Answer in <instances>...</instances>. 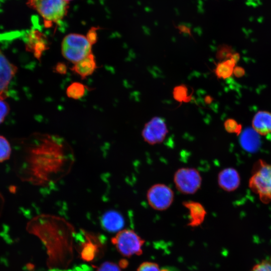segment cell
<instances>
[{
  "instance_id": "6da1fadb",
  "label": "cell",
  "mask_w": 271,
  "mask_h": 271,
  "mask_svg": "<svg viewBox=\"0 0 271 271\" xmlns=\"http://www.w3.org/2000/svg\"><path fill=\"white\" fill-rule=\"evenodd\" d=\"M74 162L73 150L66 140L37 133L21 143L18 173L24 181L46 187L66 177Z\"/></svg>"
},
{
  "instance_id": "7a4b0ae2",
  "label": "cell",
  "mask_w": 271,
  "mask_h": 271,
  "mask_svg": "<svg viewBox=\"0 0 271 271\" xmlns=\"http://www.w3.org/2000/svg\"><path fill=\"white\" fill-rule=\"evenodd\" d=\"M251 191L263 203L271 202V164L261 160L255 163L248 182Z\"/></svg>"
},
{
  "instance_id": "3957f363",
  "label": "cell",
  "mask_w": 271,
  "mask_h": 271,
  "mask_svg": "<svg viewBox=\"0 0 271 271\" xmlns=\"http://www.w3.org/2000/svg\"><path fill=\"white\" fill-rule=\"evenodd\" d=\"M27 5L43 18L47 28L63 19L69 8L63 0H27Z\"/></svg>"
},
{
  "instance_id": "277c9868",
  "label": "cell",
  "mask_w": 271,
  "mask_h": 271,
  "mask_svg": "<svg viewBox=\"0 0 271 271\" xmlns=\"http://www.w3.org/2000/svg\"><path fill=\"white\" fill-rule=\"evenodd\" d=\"M92 45L86 36L76 33L67 35L61 44L63 56L74 64L91 53Z\"/></svg>"
},
{
  "instance_id": "5b68a950",
  "label": "cell",
  "mask_w": 271,
  "mask_h": 271,
  "mask_svg": "<svg viewBox=\"0 0 271 271\" xmlns=\"http://www.w3.org/2000/svg\"><path fill=\"white\" fill-rule=\"evenodd\" d=\"M111 242L118 252L125 257L142 254L145 243V240L133 230L127 229L118 231Z\"/></svg>"
},
{
  "instance_id": "8992f818",
  "label": "cell",
  "mask_w": 271,
  "mask_h": 271,
  "mask_svg": "<svg viewBox=\"0 0 271 271\" xmlns=\"http://www.w3.org/2000/svg\"><path fill=\"white\" fill-rule=\"evenodd\" d=\"M173 181L176 189L184 195H192L201 188L202 178L198 170L192 167H182L174 173Z\"/></svg>"
},
{
  "instance_id": "52a82bcc",
  "label": "cell",
  "mask_w": 271,
  "mask_h": 271,
  "mask_svg": "<svg viewBox=\"0 0 271 271\" xmlns=\"http://www.w3.org/2000/svg\"><path fill=\"white\" fill-rule=\"evenodd\" d=\"M146 198L148 204L152 208L157 211H164L173 204L174 192L168 185L157 183L148 189Z\"/></svg>"
},
{
  "instance_id": "ba28073f",
  "label": "cell",
  "mask_w": 271,
  "mask_h": 271,
  "mask_svg": "<svg viewBox=\"0 0 271 271\" xmlns=\"http://www.w3.org/2000/svg\"><path fill=\"white\" fill-rule=\"evenodd\" d=\"M168 129L165 120L158 116L153 117L144 125L142 136L144 141L150 145L161 144L166 139Z\"/></svg>"
},
{
  "instance_id": "9c48e42d",
  "label": "cell",
  "mask_w": 271,
  "mask_h": 271,
  "mask_svg": "<svg viewBox=\"0 0 271 271\" xmlns=\"http://www.w3.org/2000/svg\"><path fill=\"white\" fill-rule=\"evenodd\" d=\"M17 71V68L0 50V98H6L9 84Z\"/></svg>"
},
{
  "instance_id": "30bf717a",
  "label": "cell",
  "mask_w": 271,
  "mask_h": 271,
  "mask_svg": "<svg viewBox=\"0 0 271 271\" xmlns=\"http://www.w3.org/2000/svg\"><path fill=\"white\" fill-rule=\"evenodd\" d=\"M218 186L226 192L236 190L240 185V177L238 171L232 167H228L220 171L217 176Z\"/></svg>"
},
{
  "instance_id": "8fae6325",
  "label": "cell",
  "mask_w": 271,
  "mask_h": 271,
  "mask_svg": "<svg viewBox=\"0 0 271 271\" xmlns=\"http://www.w3.org/2000/svg\"><path fill=\"white\" fill-rule=\"evenodd\" d=\"M182 204L189 213V222L187 225L192 227L201 225L207 215L206 210L203 205L194 201H184Z\"/></svg>"
},
{
  "instance_id": "7c38bea8",
  "label": "cell",
  "mask_w": 271,
  "mask_h": 271,
  "mask_svg": "<svg viewBox=\"0 0 271 271\" xmlns=\"http://www.w3.org/2000/svg\"><path fill=\"white\" fill-rule=\"evenodd\" d=\"M252 128L258 134L265 136L271 132V112L260 110L252 120Z\"/></svg>"
},
{
  "instance_id": "4fadbf2b",
  "label": "cell",
  "mask_w": 271,
  "mask_h": 271,
  "mask_svg": "<svg viewBox=\"0 0 271 271\" xmlns=\"http://www.w3.org/2000/svg\"><path fill=\"white\" fill-rule=\"evenodd\" d=\"M97 67L95 57L91 53L83 59L74 63L71 69L83 79L92 74Z\"/></svg>"
},
{
  "instance_id": "5bb4252c",
  "label": "cell",
  "mask_w": 271,
  "mask_h": 271,
  "mask_svg": "<svg viewBox=\"0 0 271 271\" xmlns=\"http://www.w3.org/2000/svg\"><path fill=\"white\" fill-rule=\"evenodd\" d=\"M102 226L109 232H118L124 225L122 216L115 211H109L105 212L101 219Z\"/></svg>"
},
{
  "instance_id": "9a60e30c",
  "label": "cell",
  "mask_w": 271,
  "mask_h": 271,
  "mask_svg": "<svg viewBox=\"0 0 271 271\" xmlns=\"http://www.w3.org/2000/svg\"><path fill=\"white\" fill-rule=\"evenodd\" d=\"M240 139L241 146L247 151L254 152L259 147L260 143L259 134L252 128L244 129Z\"/></svg>"
},
{
  "instance_id": "2e32d148",
  "label": "cell",
  "mask_w": 271,
  "mask_h": 271,
  "mask_svg": "<svg viewBox=\"0 0 271 271\" xmlns=\"http://www.w3.org/2000/svg\"><path fill=\"white\" fill-rule=\"evenodd\" d=\"M30 46L34 50V53L38 57H40L43 51L47 49V41L45 36L38 31H33L29 36Z\"/></svg>"
},
{
  "instance_id": "e0dca14e",
  "label": "cell",
  "mask_w": 271,
  "mask_h": 271,
  "mask_svg": "<svg viewBox=\"0 0 271 271\" xmlns=\"http://www.w3.org/2000/svg\"><path fill=\"white\" fill-rule=\"evenodd\" d=\"M87 87L83 84L74 82L69 85L66 89V94L70 98L79 99L85 94Z\"/></svg>"
},
{
  "instance_id": "ac0fdd59",
  "label": "cell",
  "mask_w": 271,
  "mask_h": 271,
  "mask_svg": "<svg viewBox=\"0 0 271 271\" xmlns=\"http://www.w3.org/2000/svg\"><path fill=\"white\" fill-rule=\"evenodd\" d=\"M192 94L193 92L189 93L188 87L184 84L175 86L173 90L174 98L180 104L189 102L192 98Z\"/></svg>"
},
{
  "instance_id": "d6986e66",
  "label": "cell",
  "mask_w": 271,
  "mask_h": 271,
  "mask_svg": "<svg viewBox=\"0 0 271 271\" xmlns=\"http://www.w3.org/2000/svg\"><path fill=\"white\" fill-rule=\"evenodd\" d=\"M234 62V61L231 59L219 63L215 69V73L217 77L226 78L229 77L233 71Z\"/></svg>"
},
{
  "instance_id": "ffe728a7",
  "label": "cell",
  "mask_w": 271,
  "mask_h": 271,
  "mask_svg": "<svg viewBox=\"0 0 271 271\" xmlns=\"http://www.w3.org/2000/svg\"><path fill=\"white\" fill-rule=\"evenodd\" d=\"M11 148L7 140L0 136V162L8 160L11 155Z\"/></svg>"
},
{
  "instance_id": "44dd1931",
  "label": "cell",
  "mask_w": 271,
  "mask_h": 271,
  "mask_svg": "<svg viewBox=\"0 0 271 271\" xmlns=\"http://www.w3.org/2000/svg\"><path fill=\"white\" fill-rule=\"evenodd\" d=\"M225 130L230 133H238L241 130V126L233 119L229 118L225 120L224 123Z\"/></svg>"
},
{
  "instance_id": "7402d4cb",
  "label": "cell",
  "mask_w": 271,
  "mask_h": 271,
  "mask_svg": "<svg viewBox=\"0 0 271 271\" xmlns=\"http://www.w3.org/2000/svg\"><path fill=\"white\" fill-rule=\"evenodd\" d=\"M137 271H160L158 264L151 261H146L142 263Z\"/></svg>"
},
{
  "instance_id": "603a6c76",
  "label": "cell",
  "mask_w": 271,
  "mask_h": 271,
  "mask_svg": "<svg viewBox=\"0 0 271 271\" xmlns=\"http://www.w3.org/2000/svg\"><path fill=\"white\" fill-rule=\"evenodd\" d=\"M96 271H121L120 267L116 263L106 261L101 264L96 268Z\"/></svg>"
},
{
  "instance_id": "cb8c5ba5",
  "label": "cell",
  "mask_w": 271,
  "mask_h": 271,
  "mask_svg": "<svg viewBox=\"0 0 271 271\" xmlns=\"http://www.w3.org/2000/svg\"><path fill=\"white\" fill-rule=\"evenodd\" d=\"M250 271H271V262L263 260L255 264Z\"/></svg>"
},
{
  "instance_id": "d4e9b609",
  "label": "cell",
  "mask_w": 271,
  "mask_h": 271,
  "mask_svg": "<svg viewBox=\"0 0 271 271\" xmlns=\"http://www.w3.org/2000/svg\"><path fill=\"white\" fill-rule=\"evenodd\" d=\"M4 100L0 98V123L3 122L10 110L9 105Z\"/></svg>"
},
{
  "instance_id": "484cf974",
  "label": "cell",
  "mask_w": 271,
  "mask_h": 271,
  "mask_svg": "<svg viewBox=\"0 0 271 271\" xmlns=\"http://www.w3.org/2000/svg\"><path fill=\"white\" fill-rule=\"evenodd\" d=\"M98 29V28L92 27L86 34V37L92 46L97 41L98 36L97 30Z\"/></svg>"
},
{
  "instance_id": "4316f807",
  "label": "cell",
  "mask_w": 271,
  "mask_h": 271,
  "mask_svg": "<svg viewBox=\"0 0 271 271\" xmlns=\"http://www.w3.org/2000/svg\"><path fill=\"white\" fill-rule=\"evenodd\" d=\"M175 27L179 30L180 33L183 34L188 35L192 37L191 32V28L185 24H181Z\"/></svg>"
},
{
  "instance_id": "83f0119b",
  "label": "cell",
  "mask_w": 271,
  "mask_h": 271,
  "mask_svg": "<svg viewBox=\"0 0 271 271\" xmlns=\"http://www.w3.org/2000/svg\"><path fill=\"white\" fill-rule=\"evenodd\" d=\"M228 56V49L226 46H221L219 48L216 54L218 59H221Z\"/></svg>"
},
{
  "instance_id": "f1b7e54d",
  "label": "cell",
  "mask_w": 271,
  "mask_h": 271,
  "mask_svg": "<svg viewBox=\"0 0 271 271\" xmlns=\"http://www.w3.org/2000/svg\"><path fill=\"white\" fill-rule=\"evenodd\" d=\"M55 71L61 74H64L67 72V68L65 64L62 63H58L55 67Z\"/></svg>"
},
{
  "instance_id": "f546056e",
  "label": "cell",
  "mask_w": 271,
  "mask_h": 271,
  "mask_svg": "<svg viewBox=\"0 0 271 271\" xmlns=\"http://www.w3.org/2000/svg\"><path fill=\"white\" fill-rule=\"evenodd\" d=\"M160 271H180L178 268L175 267L166 266L163 267L160 269Z\"/></svg>"
},
{
  "instance_id": "4dcf8cb0",
  "label": "cell",
  "mask_w": 271,
  "mask_h": 271,
  "mask_svg": "<svg viewBox=\"0 0 271 271\" xmlns=\"http://www.w3.org/2000/svg\"><path fill=\"white\" fill-rule=\"evenodd\" d=\"M213 98L210 95H207L204 98V101L206 104H210L212 102Z\"/></svg>"
},
{
  "instance_id": "1f68e13d",
  "label": "cell",
  "mask_w": 271,
  "mask_h": 271,
  "mask_svg": "<svg viewBox=\"0 0 271 271\" xmlns=\"http://www.w3.org/2000/svg\"><path fill=\"white\" fill-rule=\"evenodd\" d=\"M63 1L66 2L68 3H69V2H70V1H72V0H63Z\"/></svg>"
}]
</instances>
